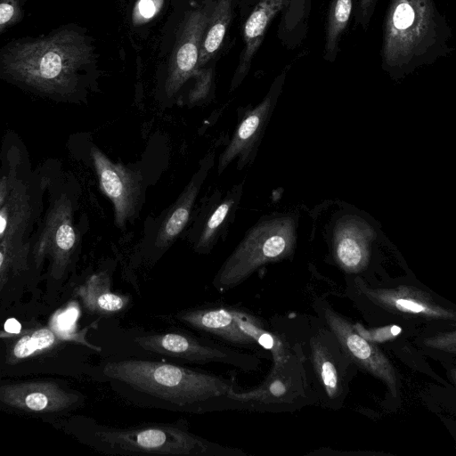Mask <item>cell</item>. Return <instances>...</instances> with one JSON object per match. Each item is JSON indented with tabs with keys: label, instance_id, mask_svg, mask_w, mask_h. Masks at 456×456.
<instances>
[{
	"label": "cell",
	"instance_id": "cell-4",
	"mask_svg": "<svg viewBox=\"0 0 456 456\" xmlns=\"http://www.w3.org/2000/svg\"><path fill=\"white\" fill-rule=\"evenodd\" d=\"M105 448L122 455L235 456L240 452L223 446L172 424L108 428L101 433Z\"/></svg>",
	"mask_w": 456,
	"mask_h": 456
},
{
	"label": "cell",
	"instance_id": "cell-11",
	"mask_svg": "<svg viewBox=\"0 0 456 456\" xmlns=\"http://www.w3.org/2000/svg\"><path fill=\"white\" fill-rule=\"evenodd\" d=\"M134 342L146 351L195 362H233L235 355L223 348L211 346L178 333L141 336Z\"/></svg>",
	"mask_w": 456,
	"mask_h": 456
},
{
	"label": "cell",
	"instance_id": "cell-15",
	"mask_svg": "<svg viewBox=\"0 0 456 456\" xmlns=\"http://www.w3.org/2000/svg\"><path fill=\"white\" fill-rule=\"evenodd\" d=\"M178 319L234 345L246 346L255 343L238 326L232 308L194 310L181 313Z\"/></svg>",
	"mask_w": 456,
	"mask_h": 456
},
{
	"label": "cell",
	"instance_id": "cell-31",
	"mask_svg": "<svg viewBox=\"0 0 456 456\" xmlns=\"http://www.w3.org/2000/svg\"><path fill=\"white\" fill-rule=\"evenodd\" d=\"M47 397L42 393H32L26 397L27 406L34 411H41L47 405Z\"/></svg>",
	"mask_w": 456,
	"mask_h": 456
},
{
	"label": "cell",
	"instance_id": "cell-21",
	"mask_svg": "<svg viewBox=\"0 0 456 456\" xmlns=\"http://www.w3.org/2000/svg\"><path fill=\"white\" fill-rule=\"evenodd\" d=\"M353 0H332L327 18L325 37V58H336L339 39L350 19Z\"/></svg>",
	"mask_w": 456,
	"mask_h": 456
},
{
	"label": "cell",
	"instance_id": "cell-22",
	"mask_svg": "<svg viewBox=\"0 0 456 456\" xmlns=\"http://www.w3.org/2000/svg\"><path fill=\"white\" fill-rule=\"evenodd\" d=\"M311 346L312 360L325 391L330 398L336 397L339 393V383L334 362L322 345L312 342Z\"/></svg>",
	"mask_w": 456,
	"mask_h": 456
},
{
	"label": "cell",
	"instance_id": "cell-3",
	"mask_svg": "<svg viewBox=\"0 0 456 456\" xmlns=\"http://www.w3.org/2000/svg\"><path fill=\"white\" fill-rule=\"evenodd\" d=\"M109 377L178 406L227 395L232 384L220 377L161 362L124 360L105 367Z\"/></svg>",
	"mask_w": 456,
	"mask_h": 456
},
{
	"label": "cell",
	"instance_id": "cell-26",
	"mask_svg": "<svg viewBox=\"0 0 456 456\" xmlns=\"http://www.w3.org/2000/svg\"><path fill=\"white\" fill-rule=\"evenodd\" d=\"M356 332L366 340L376 343L384 342L396 337L401 332V328L395 325L366 330L360 324L354 325Z\"/></svg>",
	"mask_w": 456,
	"mask_h": 456
},
{
	"label": "cell",
	"instance_id": "cell-34",
	"mask_svg": "<svg viewBox=\"0 0 456 456\" xmlns=\"http://www.w3.org/2000/svg\"><path fill=\"white\" fill-rule=\"evenodd\" d=\"M4 330L9 333H19L21 330V325L16 319L10 318L4 323Z\"/></svg>",
	"mask_w": 456,
	"mask_h": 456
},
{
	"label": "cell",
	"instance_id": "cell-19",
	"mask_svg": "<svg viewBox=\"0 0 456 456\" xmlns=\"http://www.w3.org/2000/svg\"><path fill=\"white\" fill-rule=\"evenodd\" d=\"M232 311L239 328L255 343L271 351L274 362L273 374L276 373L286 361L282 342L278 337L265 330L252 315L235 308H232Z\"/></svg>",
	"mask_w": 456,
	"mask_h": 456
},
{
	"label": "cell",
	"instance_id": "cell-12",
	"mask_svg": "<svg viewBox=\"0 0 456 456\" xmlns=\"http://www.w3.org/2000/svg\"><path fill=\"white\" fill-rule=\"evenodd\" d=\"M289 0H259L243 27L244 47L231 84L234 90L245 78L252 60L261 45L265 32L273 18L288 4Z\"/></svg>",
	"mask_w": 456,
	"mask_h": 456
},
{
	"label": "cell",
	"instance_id": "cell-9",
	"mask_svg": "<svg viewBox=\"0 0 456 456\" xmlns=\"http://www.w3.org/2000/svg\"><path fill=\"white\" fill-rule=\"evenodd\" d=\"M285 75L286 72H283L277 77L265 99L255 108L248 110L241 118L230 143L219 158L217 166L219 175L236 158H239L240 168L253 158V153L258 146L275 106Z\"/></svg>",
	"mask_w": 456,
	"mask_h": 456
},
{
	"label": "cell",
	"instance_id": "cell-8",
	"mask_svg": "<svg viewBox=\"0 0 456 456\" xmlns=\"http://www.w3.org/2000/svg\"><path fill=\"white\" fill-rule=\"evenodd\" d=\"M324 316L347 356L362 369L381 379L396 397L398 380L395 369L379 348L359 335L354 325L331 309H325Z\"/></svg>",
	"mask_w": 456,
	"mask_h": 456
},
{
	"label": "cell",
	"instance_id": "cell-6",
	"mask_svg": "<svg viewBox=\"0 0 456 456\" xmlns=\"http://www.w3.org/2000/svg\"><path fill=\"white\" fill-rule=\"evenodd\" d=\"M215 4L216 0H203L185 12L179 25L165 83L169 97L175 94L197 69L203 34Z\"/></svg>",
	"mask_w": 456,
	"mask_h": 456
},
{
	"label": "cell",
	"instance_id": "cell-30",
	"mask_svg": "<svg viewBox=\"0 0 456 456\" xmlns=\"http://www.w3.org/2000/svg\"><path fill=\"white\" fill-rule=\"evenodd\" d=\"M36 347L31 337L24 336L21 338L14 347V354L18 358H24L30 355L36 351Z\"/></svg>",
	"mask_w": 456,
	"mask_h": 456
},
{
	"label": "cell",
	"instance_id": "cell-14",
	"mask_svg": "<svg viewBox=\"0 0 456 456\" xmlns=\"http://www.w3.org/2000/svg\"><path fill=\"white\" fill-rule=\"evenodd\" d=\"M77 241L71 203L68 198L61 197L47 214L38 247L43 252L53 251L64 258L74 249Z\"/></svg>",
	"mask_w": 456,
	"mask_h": 456
},
{
	"label": "cell",
	"instance_id": "cell-18",
	"mask_svg": "<svg viewBox=\"0 0 456 456\" xmlns=\"http://www.w3.org/2000/svg\"><path fill=\"white\" fill-rule=\"evenodd\" d=\"M232 2L233 0H216L203 34L197 69L204 68L220 49L232 20Z\"/></svg>",
	"mask_w": 456,
	"mask_h": 456
},
{
	"label": "cell",
	"instance_id": "cell-17",
	"mask_svg": "<svg viewBox=\"0 0 456 456\" xmlns=\"http://www.w3.org/2000/svg\"><path fill=\"white\" fill-rule=\"evenodd\" d=\"M30 214L31 208L26 189L14 180L0 207V240L24 235Z\"/></svg>",
	"mask_w": 456,
	"mask_h": 456
},
{
	"label": "cell",
	"instance_id": "cell-16",
	"mask_svg": "<svg viewBox=\"0 0 456 456\" xmlns=\"http://www.w3.org/2000/svg\"><path fill=\"white\" fill-rule=\"evenodd\" d=\"M202 167L195 174L190 183L186 185L169 208L156 236L155 246L157 248H166L169 247L187 224L192 206L209 167Z\"/></svg>",
	"mask_w": 456,
	"mask_h": 456
},
{
	"label": "cell",
	"instance_id": "cell-27",
	"mask_svg": "<svg viewBox=\"0 0 456 456\" xmlns=\"http://www.w3.org/2000/svg\"><path fill=\"white\" fill-rule=\"evenodd\" d=\"M424 344L432 348L455 353L456 333L452 331L436 335L425 339Z\"/></svg>",
	"mask_w": 456,
	"mask_h": 456
},
{
	"label": "cell",
	"instance_id": "cell-33",
	"mask_svg": "<svg viewBox=\"0 0 456 456\" xmlns=\"http://www.w3.org/2000/svg\"><path fill=\"white\" fill-rule=\"evenodd\" d=\"M13 182L10 175L0 177V207L4 202Z\"/></svg>",
	"mask_w": 456,
	"mask_h": 456
},
{
	"label": "cell",
	"instance_id": "cell-5",
	"mask_svg": "<svg viewBox=\"0 0 456 456\" xmlns=\"http://www.w3.org/2000/svg\"><path fill=\"white\" fill-rule=\"evenodd\" d=\"M295 240L291 217L263 219L246 233L224 262L215 276L214 286L224 291L240 284L261 266L291 253Z\"/></svg>",
	"mask_w": 456,
	"mask_h": 456
},
{
	"label": "cell",
	"instance_id": "cell-29",
	"mask_svg": "<svg viewBox=\"0 0 456 456\" xmlns=\"http://www.w3.org/2000/svg\"><path fill=\"white\" fill-rule=\"evenodd\" d=\"M31 339L36 349L40 350L50 346L54 341V336L49 330L42 329L34 332Z\"/></svg>",
	"mask_w": 456,
	"mask_h": 456
},
{
	"label": "cell",
	"instance_id": "cell-1",
	"mask_svg": "<svg viewBox=\"0 0 456 456\" xmlns=\"http://www.w3.org/2000/svg\"><path fill=\"white\" fill-rule=\"evenodd\" d=\"M92 37L75 23L0 46V78L53 100L80 96L95 72Z\"/></svg>",
	"mask_w": 456,
	"mask_h": 456
},
{
	"label": "cell",
	"instance_id": "cell-24",
	"mask_svg": "<svg viewBox=\"0 0 456 456\" xmlns=\"http://www.w3.org/2000/svg\"><path fill=\"white\" fill-rule=\"evenodd\" d=\"M192 77H196V83L189 94L190 103H198L204 100L209 94L213 71L210 68L197 69Z\"/></svg>",
	"mask_w": 456,
	"mask_h": 456
},
{
	"label": "cell",
	"instance_id": "cell-7",
	"mask_svg": "<svg viewBox=\"0 0 456 456\" xmlns=\"http://www.w3.org/2000/svg\"><path fill=\"white\" fill-rule=\"evenodd\" d=\"M90 152L100 188L113 204L115 224L122 228L136 212L141 198L142 177L138 172L111 161L95 146Z\"/></svg>",
	"mask_w": 456,
	"mask_h": 456
},
{
	"label": "cell",
	"instance_id": "cell-23",
	"mask_svg": "<svg viewBox=\"0 0 456 456\" xmlns=\"http://www.w3.org/2000/svg\"><path fill=\"white\" fill-rule=\"evenodd\" d=\"M29 0H0V35L22 21Z\"/></svg>",
	"mask_w": 456,
	"mask_h": 456
},
{
	"label": "cell",
	"instance_id": "cell-20",
	"mask_svg": "<svg viewBox=\"0 0 456 456\" xmlns=\"http://www.w3.org/2000/svg\"><path fill=\"white\" fill-rule=\"evenodd\" d=\"M240 191L241 185L233 188L211 213L196 244L198 252L208 251L216 242L220 232L224 229V224L238 204Z\"/></svg>",
	"mask_w": 456,
	"mask_h": 456
},
{
	"label": "cell",
	"instance_id": "cell-10",
	"mask_svg": "<svg viewBox=\"0 0 456 456\" xmlns=\"http://www.w3.org/2000/svg\"><path fill=\"white\" fill-rule=\"evenodd\" d=\"M359 290L379 307L401 315L419 316L435 320H452L456 316L452 310L436 304L429 294L411 286L392 289H370L357 284Z\"/></svg>",
	"mask_w": 456,
	"mask_h": 456
},
{
	"label": "cell",
	"instance_id": "cell-32",
	"mask_svg": "<svg viewBox=\"0 0 456 456\" xmlns=\"http://www.w3.org/2000/svg\"><path fill=\"white\" fill-rule=\"evenodd\" d=\"M77 315L75 308H70L58 317V325L61 330H68L73 324Z\"/></svg>",
	"mask_w": 456,
	"mask_h": 456
},
{
	"label": "cell",
	"instance_id": "cell-28",
	"mask_svg": "<svg viewBox=\"0 0 456 456\" xmlns=\"http://www.w3.org/2000/svg\"><path fill=\"white\" fill-rule=\"evenodd\" d=\"M378 0H359L355 20L363 28L368 27Z\"/></svg>",
	"mask_w": 456,
	"mask_h": 456
},
{
	"label": "cell",
	"instance_id": "cell-13",
	"mask_svg": "<svg viewBox=\"0 0 456 456\" xmlns=\"http://www.w3.org/2000/svg\"><path fill=\"white\" fill-rule=\"evenodd\" d=\"M372 240V231L369 226L356 220L345 221L337 228L334 236L337 263L347 273L361 272L369 264Z\"/></svg>",
	"mask_w": 456,
	"mask_h": 456
},
{
	"label": "cell",
	"instance_id": "cell-2",
	"mask_svg": "<svg viewBox=\"0 0 456 456\" xmlns=\"http://www.w3.org/2000/svg\"><path fill=\"white\" fill-rule=\"evenodd\" d=\"M450 28L434 0H390L383 27L382 66L401 76L448 50Z\"/></svg>",
	"mask_w": 456,
	"mask_h": 456
},
{
	"label": "cell",
	"instance_id": "cell-25",
	"mask_svg": "<svg viewBox=\"0 0 456 456\" xmlns=\"http://www.w3.org/2000/svg\"><path fill=\"white\" fill-rule=\"evenodd\" d=\"M163 0H138L132 12V21L141 25L151 20L161 9Z\"/></svg>",
	"mask_w": 456,
	"mask_h": 456
}]
</instances>
